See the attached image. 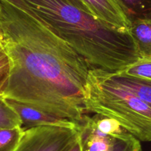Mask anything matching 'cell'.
Listing matches in <instances>:
<instances>
[{"label":"cell","instance_id":"obj_1","mask_svg":"<svg viewBox=\"0 0 151 151\" xmlns=\"http://www.w3.org/2000/svg\"><path fill=\"white\" fill-rule=\"evenodd\" d=\"M0 44L12 64L2 97L78 124L83 122L91 68L24 0L15 5L0 0Z\"/></svg>","mask_w":151,"mask_h":151},{"label":"cell","instance_id":"obj_2","mask_svg":"<svg viewBox=\"0 0 151 151\" xmlns=\"http://www.w3.org/2000/svg\"><path fill=\"white\" fill-rule=\"evenodd\" d=\"M24 2L86 61L91 70L119 73L139 59L129 30L110 25L66 0Z\"/></svg>","mask_w":151,"mask_h":151},{"label":"cell","instance_id":"obj_3","mask_svg":"<svg viewBox=\"0 0 151 151\" xmlns=\"http://www.w3.org/2000/svg\"><path fill=\"white\" fill-rule=\"evenodd\" d=\"M85 106L88 113L113 119L139 141L151 142V108L113 83L104 71L90 70Z\"/></svg>","mask_w":151,"mask_h":151},{"label":"cell","instance_id":"obj_4","mask_svg":"<svg viewBox=\"0 0 151 151\" xmlns=\"http://www.w3.org/2000/svg\"><path fill=\"white\" fill-rule=\"evenodd\" d=\"M78 125H42L24 130L16 151H68L79 139Z\"/></svg>","mask_w":151,"mask_h":151},{"label":"cell","instance_id":"obj_5","mask_svg":"<svg viewBox=\"0 0 151 151\" xmlns=\"http://www.w3.org/2000/svg\"><path fill=\"white\" fill-rule=\"evenodd\" d=\"M81 151H142L140 141L130 133L106 134L86 116L78 125Z\"/></svg>","mask_w":151,"mask_h":151},{"label":"cell","instance_id":"obj_6","mask_svg":"<svg viewBox=\"0 0 151 151\" xmlns=\"http://www.w3.org/2000/svg\"><path fill=\"white\" fill-rule=\"evenodd\" d=\"M4 99L17 113L24 130L30 127L42 125H59L63 127H76L78 125V124L68 119L43 111L21 101L11 99Z\"/></svg>","mask_w":151,"mask_h":151},{"label":"cell","instance_id":"obj_7","mask_svg":"<svg viewBox=\"0 0 151 151\" xmlns=\"http://www.w3.org/2000/svg\"><path fill=\"white\" fill-rule=\"evenodd\" d=\"M96 18L118 28L129 30L130 22L120 0H82Z\"/></svg>","mask_w":151,"mask_h":151},{"label":"cell","instance_id":"obj_8","mask_svg":"<svg viewBox=\"0 0 151 151\" xmlns=\"http://www.w3.org/2000/svg\"><path fill=\"white\" fill-rule=\"evenodd\" d=\"M104 73L113 83L131 92L151 108V80L134 77L122 72L104 71Z\"/></svg>","mask_w":151,"mask_h":151},{"label":"cell","instance_id":"obj_9","mask_svg":"<svg viewBox=\"0 0 151 151\" xmlns=\"http://www.w3.org/2000/svg\"><path fill=\"white\" fill-rule=\"evenodd\" d=\"M129 30L139 59H151V22L133 20L130 22Z\"/></svg>","mask_w":151,"mask_h":151},{"label":"cell","instance_id":"obj_10","mask_svg":"<svg viewBox=\"0 0 151 151\" xmlns=\"http://www.w3.org/2000/svg\"><path fill=\"white\" fill-rule=\"evenodd\" d=\"M130 22H151V0H120Z\"/></svg>","mask_w":151,"mask_h":151},{"label":"cell","instance_id":"obj_11","mask_svg":"<svg viewBox=\"0 0 151 151\" xmlns=\"http://www.w3.org/2000/svg\"><path fill=\"white\" fill-rule=\"evenodd\" d=\"M23 133L22 126L0 128V151H16Z\"/></svg>","mask_w":151,"mask_h":151},{"label":"cell","instance_id":"obj_12","mask_svg":"<svg viewBox=\"0 0 151 151\" xmlns=\"http://www.w3.org/2000/svg\"><path fill=\"white\" fill-rule=\"evenodd\" d=\"M95 127L106 134H124L127 132L116 120L96 114L91 117Z\"/></svg>","mask_w":151,"mask_h":151},{"label":"cell","instance_id":"obj_13","mask_svg":"<svg viewBox=\"0 0 151 151\" xmlns=\"http://www.w3.org/2000/svg\"><path fill=\"white\" fill-rule=\"evenodd\" d=\"M22 126L21 120L14 109L0 96V128Z\"/></svg>","mask_w":151,"mask_h":151},{"label":"cell","instance_id":"obj_14","mask_svg":"<svg viewBox=\"0 0 151 151\" xmlns=\"http://www.w3.org/2000/svg\"><path fill=\"white\" fill-rule=\"evenodd\" d=\"M121 72L134 77L151 80V59H139Z\"/></svg>","mask_w":151,"mask_h":151},{"label":"cell","instance_id":"obj_15","mask_svg":"<svg viewBox=\"0 0 151 151\" xmlns=\"http://www.w3.org/2000/svg\"><path fill=\"white\" fill-rule=\"evenodd\" d=\"M11 59L2 45L0 44V96H2L8 87L11 76Z\"/></svg>","mask_w":151,"mask_h":151},{"label":"cell","instance_id":"obj_16","mask_svg":"<svg viewBox=\"0 0 151 151\" xmlns=\"http://www.w3.org/2000/svg\"><path fill=\"white\" fill-rule=\"evenodd\" d=\"M66 1H68V2L71 3L72 5H73L74 6L80 8V9L82 10V11H86V12H88V13H91L90 12L89 9H88V8L87 7V5H85V2H84L82 0H66Z\"/></svg>","mask_w":151,"mask_h":151},{"label":"cell","instance_id":"obj_17","mask_svg":"<svg viewBox=\"0 0 151 151\" xmlns=\"http://www.w3.org/2000/svg\"><path fill=\"white\" fill-rule=\"evenodd\" d=\"M68 151H81V147H80V144H79V141L78 139V141L68 150Z\"/></svg>","mask_w":151,"mask_h":151}]
</instances>
